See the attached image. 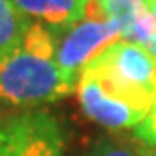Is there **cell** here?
<instances>
[{"label": "cell", "instance_id": "cell-9", "mask_svg": "<svg viewBox=\"0 0 156 156\" xmlns=\"http://www.w3.org/2000/svg\"><path fill=\"white\" fill-rule=\"evenodd\" d=\"M29 20L12 0H0V57L10 51L29 29Z\"/></svg>", "mask_w": 156, "mask_h": 156}, {"label": "cell", "instance_id": "cell-8", "mask_svg": "<svg viewBox=\"0 0 156 156\" xmlns=\"http://www.w3.org/2000/svg\"><path fill=\"white\" fill-rule=\"evenodd\" d=\"M148 8H150V0H89L85 16L95 20H118L124 27L136 14Z\"/></svg>", "mask_w": 156, "mask_h": 156}, {"label": "cell", "instance_id": "cell-5", "mask_svg": "<svg viewBox=\"0 0 156 156\" xmlns=\"http://www.w3.org/2000/svg\"><path fill=\"white\" fill-rule=\"evenodd\" d=\"M77 98L83 114L112 132H122L128 128L134 130L146 116L122 98H118L98 77V73L85 67L77 77Z\"/></svg>", "mask_w": 156, "mask_h": 156}, {"label": "cell", "instance_id": "cell-11", "mask_svg": "<svg viewBox=\"0 0 156 156\" xmlns=\"http://www.w3.org/2000/svg\"><path fill=\"white\" fill-rule=\"evenodd\" d=\"M134 136L146 146V148H156V98L152 101L150 112L144 116V120L134 128Z\"/></svg>", "mask_w": 156, "mask_h": 156}, {"label": "cell", "instance_id": "cell-1", "mask_svg": "<svg viewBox=\"0 0 156 156\" xmlns=\"http://www.w3.org/2000/svg\"><path fill=\"white\" fill-rule=\"evenodd\" d=\"M73 85L55 61V37L41 23H30L23 39L0 57L2 104L35 110L65 98Z\"/></svg>", "mask_w": 156, "mask_h": 156}, {"label": "cell", "instance_id": "cell-7", "mask_svg": "<svg viewBox=\"0 0 156 156\" xmlns=\"http://www.w3.org/2000/svg\"><path fill=\"white\" fill-rule=\"evenodd\" d=\"M146 148L136 136L122 132L101 134L85 146L81 156H144Z\"/></svg>", "mask_w": 156, "mask_h": 156}, {"label": "cell", "instance_id": "cell-2", "mask_svg": "<svg viewBox=\"0 0 156 156\" xmlns=\"http://www.w3.org/2000/svg\"><path fill=\"white\" fill-rule=\"evenodd\" d=\"M118 98L148 114L156 98V59L144 47L114 41L85 65Z\"/></svg>", "mask_w": 156, "mask_h": 156}, {"label": "cell", "instance_id": "cell-12", "mask_svg": "<svg viewBox=\"0 0 156 156\" xmlns=\"http://www.w3.org/2000/svg\"><path fill=\"white\" fill-rule=\"evenodd\" d=\"M146 51H148V53H150V55H152V57L156 59V39L152 41V43H150V45H148V47H146Z\"/></svg>", "mask_w": 156, "mask_h": 156}, {"label": "cell", "instance_id": "cell-10", "mask_svg": "<svg viewBox=\"0 0 156 156\" xmlns=\"http://www.w3.org/2000/svg\"><path fill=\"white\" fill-rule=\"evenodd\" d=\"M122 41H128V43H134L138 47H148L152 41L156 39V20L152 16V10L140 12L136 16L126 23L122 27V35H120Z\"/></svg>", "mask_w": 156, "mask_h": 156}, {"label": "cell", "instance_id": "cell-4", "mask_svg": "<svg viewBox=\"0 0 156 156\" xmlns=\"http://www.w3.org/2000/svg\"><path fill=\"white\" fill-rule=\"evenodd\" d=\"M120 35L122 24L118 20H95L83 16L61 37L55 49V61L65 77L71 83H75V75L79 77L81 69L105 47L120 39Z\"/></svg>", "mask_w": 156, "mask_h": 156}, {"label": "cell", "instance_id": "cell-6", "mask_svg": "<svg viewBox=\"0 0 156 156\" xmlns=\"http://www.w3.org/2000/svg\"><path fill=\"white\" fill-rule=\"evenodd\" d=\"M27 18H37L47 29L67 30L85 16L89 0H12Z\"/></svg>", "mask_w": 156, "mask_h": 156}, {"label": "cell", "instance_id": "cell-15", "mask_svg": "<svg viewBox=\"0 0 156 156\" xmlns=\"http://www.w3.org/2000/svg\"><path fill=\"white\" fill-rule=\"evenodd\" d=\"M152 2H154V0H150V4H152Z\"/></svg>", "mask_w": 156, "mask_h": 156}, {"label": "cell", "instance_id": "cell-14", "mask_svg": "<svg viewBox=\"0 0 156 156\" xmlns=\"http://www.w3.org/2000/svg\"><path fill=\"white\" fill-rule=\"evenodd\" d=\"M144 156H156V148H148Z\"/></svg>", "mask_w": 156, "mask_h": 156}, {"label": "cell", "instance_id": "cell-13", "mask_svg": "<svg viewBox=\"0 0 156 156\" xmlns=\"http://www.w3.org/2000/svg\"><path fill=\"white\" fill-rule=\"evenodd\" d=\"M150 10H152V16H154V20H156V0L150 4Z\"/></svg>", "mask_w": 156, "mask_h": 156}, {"label": "cell", "instance_id": "cell-3", "mask_svg": "<svg viewBox=\"0 0 156 156\" xmlns=\"http://www.w3.org/2000/svg\"><path fill=\"white\" fill-rule=\"evenodd\" d=\"M0 156H63L57 118L45 110H24L0 122Z\"/></svg>", "mask_w": 156, "mask_h": 156}]
</instances>
